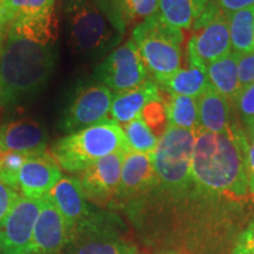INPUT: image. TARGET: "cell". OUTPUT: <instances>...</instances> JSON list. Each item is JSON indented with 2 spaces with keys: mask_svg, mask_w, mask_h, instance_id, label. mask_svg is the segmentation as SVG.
Wrapping results in <instances>:
<instances>
[{
  "mask_svg": "<svg viewBox=\"0 0 254 254\" xmlns=\"http://www.w3.org/2000/svg\"><path fill=\"white\" fill-rule=\"evenodd\" d=\"M199 129L206 132H222L234 119V107L211 84L198 97Z\"/></svg>",
  "mask_w": 254,
  "mask_h": 254,
  "instance_id": "20",
  "label": "cell"
},
{
  "mask_svg": "<svg viewBox=\"0 0 254 254\" xmlns=\"http://www.w3.org/2000/svg\"><path fill=\"white\" fill-rule=\"evenodd\" d=\"M226 14L232 51L236 53L254 51V6Z\"/></svg>",
  "mask_w": 254,
  "mask_h": 254,
  "instance_id": "24",
  "label": "cell"
},
{
  "mask_svg": "<svg viewBox=\"0 0 254 254\" xmlns=\"http://www.w3.org/2000/svg\"><path fill=\"white\" fill-rule=\"evenodd\" d=\"M118 151L129 152L131 148L120 124L109 118L69 133L52 147L53 158L69 173H81L99 159Z\"/></svg>",
  "mask_w": 254,
  "mask_h": 254,
  "instance_id": "4",
  "label": "cell"
},
{
  "mask_svg": "<svg viewBox=\"0 0 254 254\" xmlns=\"http://www.w3.org/2000/svg\"><path fill=\"white\" fill-rule=\"evenodd\" d=\"M238 77L241 88L254 82V51L246 53H237Z\"/></svg>",
  "mask_w": 254,
  "mask_h": 254,
  "instance_id": "32",
  "label": "cell"
},
{
  "mask_svg": "<svg viewBox=\"0 0 254 254\" xmlns=\"http://www.w3.org/2000/svg\"><path fill=\"white\" fill-rule=\"evenodd\" d=\"M126 153L128 152H114L82 171L79 182L85 198L99 206L116 201Z\"/></svg>",
  "mask_w": 254,
  "mask_h": 254,
  "instance_id": "10",
  "label": "cell"
},
{
  "mask_svg": "<svg viewBox=\"0 0 254 254\" xmlns=\"http://www.w3.org/2000/svg\"><path fill=\"white\" fill-rule=\"evenodd\" d=\"M152 155L133 151L126 153L116 201L128 206L157 187L158 178Z\"/></svg>",
  "mask_w": 254,
  "mask_h": 254,
  "instance_id": "13",
  "label": "cell"
},
{
  "mask_svg": "<svg viewBox=\"0 0 254 254\" xmlns=\"http://www.w3.org/2000/svg\"><path fill=\"white\" fill-rule=\"evenodd\" d=\"M207 74L209 84L233 105L241 91L238 77L237 53L231 51L226 56L208 64Z\"/></svg>",
  "mask_w": 254,
  "mask_h": 254,
  "instance_id": "22",
  "label": "cell"
},
{
  "mask_svg": "<svg viewBox=\"0 0 254 254\" xmlns=\"http://www.w3.org/2000/svg\"><path fill=\"white\" fill-rule=\"evenodd\" d=\"M164 104L166 107L167 125L190 131H198V103L195 98L168 94V99Z\"/></svg>",
  "mask_w": 254,
  "mask_h": 254,
  "instance_id": "25",
  "label": "cell"
},
{
  "mask_svg": "<svg viewBox=\"0 0 254 254\" xmlns=\"http://www.w3.org/2000/svg\"><path fill=\"white\" fill-rule=\"evenodd\" d=\"M142 119L147 124L154 134L158 136V132L160 129L166 128L167 126V114L166 107H165L164 101L160 99L151 101L145 106V109L141 112Z\"/></svg>",
  "mask_w": 254,
  "mask_h": 254,
  "instance_id": "31",
  "label": "cell"
},
{
  "mask_svg": "<svg viewBox=\"0 0 254 254\" xmlns=\"http://www.w3.org/2000/svg\"><path fill=\"white\" fill-rule=\"evenodd\" d=\"M19 196L20 195L18 194L17 190L0 182V225L7 217L11 209L13 208Z\"/></svg>",
  "mask_w": 254,
  "mask_h": 254,
  "instance_id": "34",
  "label": "cell"
},
{
  "mask_svg": "<svg viewBox=\"0 0 254 254\" xmlns=\"http://www.w3.org/2000/svg\"><path fill=\"white\" fill-rule=\"evenodd\" d=\"M28 154L18 152L0 153V182L13 190L19 189V173Z\"/></svg>",
  "mask_w": 254,
  "mask_h": 254,
  "instance_id": "29",
  "label": "cell"
},
{
  "mask_svg": "<svg viewBox=\"0 0 254 254\" xmlns=\"http://www.w3.org/2000/svg\"><path fill=\"white\" fill-rule=\"evenodd\" d=\"M190 67L180 68L167 79L157 82L160 90L168 94L198 98L209 85L207 66L196 56L192 46L187 45Z\"/></svg>",
  "mask_w": 254,
  "mask_h": 254,
  "instance_id": "18",
  "label": "cell"
},
{
  "mask_svg": "<svg viewBox=\"0 0 254 254\" xmlns=\"http://www.w3.org/2000/svg\"><path fill=\"white\" fill-rule=\"evenodd\" d=\"M1 50H2V46H0V56H1Z\"/></svg>",
  "mask_w": 254,
  "mask_h": 254,
  "instance_id": "39",
  "label": "cell"
},
{
  "mask_svg": "<svg viewBox=\"0 0 254 254\" xmlns=\"http://www.w3.org/2000/svg\"><path fill=\"white\" fill-rule=\"evenodd\" d=\"M43 198L19 196L13 208L0 225V252L20 254L28 252L34 225L40 213Z\"/></svg>",
  "mask_w": 254,
  "mask_h": 254,
  "instance_id": "11",
  "label": "cell"
},
{
  "mask_svg": "<svg viewBox=\"0 0 254 254\" xmlns=\"http://www.w3.org/2000/svg\"><path fill=\"white\" fill-rule=\"evenodd\" d=\"M94 79L114 91V93L132 90L150 79L132 38L114 49L99 65L95 66Z\"/></svg>",
  "mask_w": 254,
  "mask_h": 254,
  "instance_id": "7",
  "label": "cell"
},
{
  "mask_svg": "<svg viewBox=\"0 0 254 254\" xmlns=\"http://www.w3.org/2000/svg\"><path fill=\"white\" fill-rule=\"evenodd\" d=\"M110 24L123 36L145 19L158 13L157 0H93Z\"/></svg>",
  "mask_w": 254,
  "mask_h": 254,
  "instance_id": "17",
  "label": "cell"
},
{
  "mask_svg": "<svg viewBox=\"0 0 254 254\" xmlns=\"http://www.w3.org/2000/svg\"><path fill=\"white\" fill-rule=\"evenodd\" d=\"M123 129L131 151L144 154L154 153L159 139L142 119L141 114L132 122L125 124Z\"/></svg>",
  "mask_w": 254,
  "mask_h": 254,
  "instance_id": "26",
  "label": "cell"
},
{
  "mask_svg": "<svg viewBox=\"0 0 254 254\" xmlns=\"http://www.w3.org/2000/svg\"><path fill=\"white\" fill-rule=\"evenodd\" d=\"M72 240V228L59 209L45 195L40 213L34 225L28 252L36 254H58Z\"/></svg>",
  "mask_w": 254,
  "mask_h": 254,
  "instance_id": "12",
  "label": "cell"
},
{
  "mask_svg": "<svg viewBox=\"0 0 254 254\" xmlns=\"http://www.w3.org/2000/svg\"><path fill=\"white\" fill-rule=\"evenodd\" d=\"M132 39L155 82L167 79L182 67L183 30L166 24L158 13L133 27Z\"/></svg>",
  "mask_w": 254,
  "mask_h": 254,
  "instance_id": "6",
  "label": "cell"
},
{
  "mask_svg": "<svg viewBox=\"0 0 254 254\" xmlns=\"http://www.w3.org/2000/svg\"><path fill=\"white\" fill-rule=\"evenodd\" d=\"M233 254H254V218L238 237Z\"/></svg>",
  "mask_w": 254,
  "mask_h": 254,
  "instance_id": "33",
  "label": "cell"
},
{
  "mask_svg": "<svg viewBox=\"0 0 254 254\" xmlns=\"http://www.w3.org/2000/svg\"><path fill=\"white\" fill-rule=\"evenodd\" d=\"M2 1V0H0V2H1Z\"/></svg>",
  "mask_w": 254,
  "mask_h": 254,
  "instance_id": "41",
  "label": "cell"
},
{
  "mask_svg": "<svg viewBox=\"0 0 254 254\" xmlns=\"http://www.w3.org/2000/svg\"><path fill=\"white\" fill-rule=\"evenodd\" d=\"M69 254H138L135 247L116 238H87Z\"/></svg>",
  "mask_w": 254,
  "mask_h": 254,
  "instance_id": "27",
  "label": "cell"
},
{
  "mask_svg": "<svg viewBox=\"0 0 254 254\" xmlns=\"http://www.w3.org/2000/svg\"><path fill=\"white\" fill-rule=\"evenodd\" d=\"M249 140L238 117L225 131L198 129L192 155V180L204 194L220 201L243 204L249 190Z\"/></svg>",
  "mask_w": 254,
  "mask_h": 254,
  "instance_id": "1",
  "label": "cell"
},
{
  "mask_svg": "<svg viewBox=\"0 0 254 254\" xmlns=\"http://www.w3.org/2000/svg\"><path fill=\"white\" fill-rule=\"evenodd\" d=\"M62 177L58 163L46 152L28 154L19 173V189L26 198L40 199Z\"/></svg>",
  "mask_w": 254,
  "mask_h": 254,
  "instance_id": "14",
  "label": "cell"
},
{
  "mask_svg": "<svg viewBox=\"0 0 254 254\" xmlns=\"http://www.w3.org/2000/svg\"><path fill=\"white\" fill-rule=\"evenodd\" d=\"M46 196L56 205L67 221L68 226L72 228V236L73 231L93 212L87 204L79 178L62 177Z\"/></svg>",
  "mask_w": 254,
  "mask_h": 254,
  "instance_id": "16",
  "label": "cell"
},
{
  "mask_svg": "<svg viewBox=\"0 0 254 254\" xmlns=\"http://www.w3.org/2000/svg\"><path fill=\"white\" fill-rule=\"evenodd\" d=\"M190 31L192 36L189 45L206 66L232 51L227 14L212 0L206 5Z\"/></svg>",
  "mask_w": 254,
  "mask_h": 254,
  "instance_id": "9",
  "label": "cell"
},
{
  "mask_svg": "<svg viewBox=\"0 0 254 254\" xmlns=\"http://www.w3.org/2000/svg\"><path fill=\"white\" fill-rule=\"evenodd\" d=\"M249 140V164H247V172H249V190L250 196L254 198V132L246 133Z\"/></svg>",
  "mask_w": 254,
  "mask_h": 254,
  "instance_id": "36",
  "label": "cell"
},
{
  "mask_svg": "<svg viewBox=\"0 0 254 254\" xmlns=\"http://www.w3.org/2000/svg\"><path fill=\"white\" fill-rule=\"evenodd\" d=\"M60 7L71 46L84 58L105 57L122 41L123 34L110 24L93 0H60Z\"/></svg>",
  "mask_w": 254,
  "mask_h": 254,
  "instance_id": "5",
  "label": "cell"
},
{
  "mask_svg": "<svg viewBox=\"0 0 254 254\" xmlns=\"http://www.w3.org/2000/svg\"><path fill=\"white\" fill-rule=\"evenodd\" d=\"M0 254H1V252H0Z\"/></svg>",
  "mask_w": 254,
  "mask_h": 254,
  "instance_id": "42",
  "label": "cell"
},
{
  "mask_svg": "<svg viewBox=\"0 0 254 254\" xmlns=\"http://www.w3.org/2000/svg\"><path fill=\"white\" fill-rule=\"evenodd\" d=\"M113 94L99 81L79 84L60 119V128L72 133L107 119Z\"/></svg>",
  "mask_w": 254,
  "mask_h": 254,
  "instance_id": "8",
  "label": "cell"
},
{
  "mask_svg": "<svg viewBox=\"0 0 254 254\" xmlns=\"http://www.w3.org/2000/svg\"><path fill=\"white\" fill-rule=\"evenodd\" d=\"M233 107L245 133L254 132V82L241 88Z\"/></svg>",
  "mask_w": 254,
  "mask_h": 254,
  "instance_id": "30",
  "label": "cell"
},
{
  "mask_svg": "<svg viewBox=\"0 0 254 254\" xmlns=\"http://www.w3.org/2000/svg\"><path fill=\"white\" fill-rule=\"evenodd\" d=\"M20 254H36V253H32V252H25V253H20Z\"/></svg>",
  "mask_w": 254,
  "mask_h": 254,
  "instance_id": "38",
  "label": "cell"
},
{
  "mask_svg": "<svg viewBox=\"0 0 254 254\" xmlns=\"http://www.w3.org/2000/svg\"><path fill=\"white\" fill-rule=\"evenodd\" d=\"M160 98V88L157 82L153 79H147L138 87L114 94L111 116L117 123L125 125L140 116L146 105Z\"/></svg>",
  "mask_w": 254,
  "mask_h": 254,
  "instance_id": "19",
  "label": "cell"
},
{
  "mask_svg": "<svg viewBox=\"0 0 254 254\" xmlns=\"http://www.w3.org/2000/svg\"><path fill=\"white\" fill-rule=\"evenodd\" d=\"M196 131L167 125L159 136L153 157L158 185L152 195L161 202L177 204L193 187L192 155Z\"/></svg>",
  "mask_w": 254,
  "mask_h": 254,
  "instance_id": "3",
  "label": "cell"
},
{
  "mask_svg": "<svg viewBox=\"0 0 254 254\" xmlns=\"http://www.w3.org/2000/svg\"><path fill=\"white\" fill-rule=\"evenodd\" d=\"M209 0H157L158 14L165 23L180 30H190Z\"/></svg>",
  "mask_w": 254,
  "mask_h": 254,
  "instance_id": "23",
  "label": "cell"
},
{
  "mask_svg": "<svg viewBox=\"0 0 254 254\" xmlns=\"http://www.w3.org/2000/svg\"><path fill=\"white\" fill-rule=\"evenodd\" d=\"M47 140L46 127L34 119L12 120L0 126V153H41L45 152Z\"/></svg>",
  "mask_w": 254,
  "mask_h": 254,
  "instance_id": "15",
  "label": "cell"
},
{
  "mask_svg": "<svg viewBox=\"0 0 254 254\" xmlns=\"http://www.w3.org/2000/svg\"><path fill=\"white\" fill-rule=\"evenodd\" d=\"M56 0H2L9 20L46 13L55 9Z\"/></svg>",
  "mask_w": 254,
  "mask_h": 254,
  "instance_id": "28",
  "label": "cell"
},
{
  "mask_svg": "<svg viewBox=\"0 0 254 254\" xmlns=\"http://www.w3.org/2000/svg\"><path fill=\"white\" fill-rule=\"evenodd\" d=\"M56 44L7 34L0 56V106L13 110L37 97L56 68Z\"/></svg>",
  "mask_w": 254,
  "mask_h": 254,
  "instance_id": "2",
  "label": "cell"
},
{
  "mask_svg": "<svg viewBox=\"0 0 254 254\" xmlns=\"http://www.w3.org/2000/svg\"><path fill=\"white\" fill-rule=\"evenodd\" d=\"M11 20H9L7 13H6V9L2 5V1L0 2V46L4 45L6 37L8 34V28Z\"/></svg>",
  "mask_w": 254,
  "mask_h": 254,
  "instance_id": "37",
  "label": "cell"
},
{
  "mask_svg": "<svg viewBox=\"0 0 254 254\" xmlns=\"http://www.w3.org/2000/svg\"><path fill=\"white\" fill-rule=\"evenodd\" d=\"M212 1L218 5L225 13H232L254 6V0H212Z\"/></svg>",
  "mask_w": 254,
  "mask_h": 254,
  "instance_id": "35",
  "label": "cell"
},
{
  "mask_svg": "<svg viewBox=\"0 0 254 254\" xmlns=\"http://www.w3.org/2000/svg\"><path fill=\"white\" fill-rule=\"evenodd\" d=\"M8 34L40 44H57L58 20L55 9L46 13L14 19L9 24Z\"/></svg>",
  "mask_w": 254,
  "mask_h": 254,
  "instance_id": "21",
  "label": "cell"
},
{
  "mask_svg": "<svg viewBox=\"0 0 254 254\" xmlns=\"http://www.w3.org/2000/svg\"><path fill=\"white\" fill-rule=\"evenodd\" d=\"M160 254H178V253H160Z\"/></svg>",
  "mask_w": 254,
  "mask_h": 254,
  "instance_id": "40",
  "label": "cell"
}]
</instances>
